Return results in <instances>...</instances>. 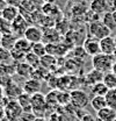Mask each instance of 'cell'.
Masks as SVG:
<instances>
[{"mask_svg":"<svg viewBox=\"0 0 116 121\" xmlns=\"http://www.w3.org/2000/svg\"><path fill=\"white\" fill-rule=\"evenodd\" d=\"M114 63H115V60H114L113 55H107V54L100 52V54H98V55L92 57L93 69L99 70V71H101L103 73L110 72Z\"/></svg>","mask_w":116,"mask_h":121,"instance_id":"1","label":"cell"},{"mask_svg":"<svg viewBox=\"0 0 116 121\" xmlns=\"http://www.w3.org/2000/svg\"><path fill=\"white\" fill-rule=\"evenodd\" d=\"M112 30L107 26L103 25L102 21H92L88 26V36L96 39V40H102L107 36H110Z\"/></svg>","mask_w":116,"mask_h":121,"instance_id":"2","label":"cell"},{"mask_svg":"<svg viewBox=\"0 0 116 121\" xmlns=\"http://www.w3.org/2000/svg\"><path fill=\"white\" fill-rule=\"evenodd\" d=\"M31 108H33V113L36 117H42V115H44L45 114V111L48 109L45 95L42 94L41 92L33 94L31 95Z\"/></svg>","mask_w":116,"mask_h":121,"instance_id":"3","label":"cell"},{"mask_svg":"<svg viewBox=\"0 0 116 121\" xmlns=\"http://www.w3.org/2000/svg\"><path fill=\"white\" fill-rule=\"evenodd\" d=\"M70 93H71V105L77 109H83L91 103V99L85 91L72 90Z\"/></svg>","mask_w":116,"mask_h":121,"instance_id":"4","label":"cell"},{"mask_svg":"<svg viewBox=\"0 0 116 121\" xmlns=\"http://www.w3.org/2000/svg\"><path fill=\"white\" fill-rule=\"evenodd\" d=\"M4 108H5V117L9 121L20 120V118L23 113V109L17 103V100H9L8 104Z\"/></svg>","mask_w":116,"mask_h":121,"instance_id":"5","label":"cell"},{"mask_svg":"<svg viewBox=\"0 0 116 121\" xmlns=\"http://www.w3.org/2000/svg\"><path fill=\"white\" fill-rule=\"evenodd\" d=\"M23 37H26L30 43H37L43 41V29L36 25H29L26 29Z\"/></svg>","mask_w":116,"mask_h":121,"instance_id":"6","label":"cell"},{"mask_svg":"<svg viewBox=\"0 0 116 121\" xmlns=\"http://www.w3.org/2000/svg\"><path fill=\"white\" fill-rule=\"evenodd\" d=\"M29 27L28 21L26 20V17L22 14H20L14 21L12 22V33L14 34L15 36H22L25 35V31L26 29Z\"/></svg>","mask_w":116,"mask_h":121,"instance_id":"7","label":"cell"},{"mask_svg":"<svg viewBox=\"0 0 116 121\" xmlns=\"http://www.w3.org/2000/svg\"><path fill=\"white\" fill-rule=\"evenodd\" d=\"M84 49L87 52L88 56H95L101 52V48H100V40L93 39V37H87L86 40L84 41Z\"/></svg>","mask_w":116,"mask_h":121,"instance_id":"8","label":"cell"},{"mask_svg":"<svg viewBox=\"0 0 116 121\" xmlns=\"http://www.w3.org/2000/svg\"><path fill=\"white\" fill-rule=\"evenodd\" d=\"M43 29V41L46 43H59L62 35L57 30L56 27H50V28H42Z\"/></svg>","mask_w":116,"mask_h":121,"instance_id":"9","label":"cell"},{"mask_svg":"<svg viewBox=\"0 0 116 121\" xmlns=\"http://www.w3.org/2000/svg\"><path fill=\"white\" fill-rule=\"evenodd\" d=\"M4 92H5V95L9 99V100H16L22 93H23V89L22 86L17 85L15 82H11L7 86L4 87Z\"/></svg>","mask_w":116,"mask_h":121,"instance_id":"10","label":"cell"},{"mask_svg":"<svg viewBox=\"0 0 116 121\" xmlns=\"http://www.w3.org/2000/svg\"><path fill=\"white\" fill-rule=\"evenodd\" d=\"M100 48H101V52L107 55H113L116 49V42L114 40V36L110 35L100 40Z\"/></svg>","mask_w":116,"mask_h":121,"instance_id":"11","label":"cell"},{"mask_svg":"<svg viewBox=\"0 0 116 121\" xmlns=\"http://www.w3.org/2000/svg\"><path fill=\"white\" fill-rule=\"evenodd\" d=\"M20 14H21V13H20V8H19V7L8 6V5H7V6L5 7V9H2V12L0 13V16H1L2 19H5L6 21H8V22L12 23Z\"/></svg>","mask_w":116,"mask_h":121,"instance_id":"12","label":"cell"},{"mask_svg":"<svg viewBox=\"0 0 116 121\" xmlns=\"http://www.w3.org/2000/svg\"><path fill=\"white\" fill-rule=\"evenodd\" d=\"M22 89H23V92L33 95L35 93L41 92V82H38L36 79H33V78H29L22 85Z\"/></svg>","mask_w":116,"mask_h":121,"instance_id":"13","label":"cell"},{"mask_svg":"<svg viewBox=\"0 0 116 121\" xmlns=\"http://www.w3.org/2000/svg\"><path fill=\"white\" fill-rule=\"evenodd\" d=\"M98 120L100 121H114L116 118V111L110 108V107H104L101 111L96 112Z\"/></svg>","mask_w":116,"mask_h":121,"instance_id":"14","label":"cell"},{"mask_svg":"<svg viewBox=\"0 0 116 121\" xmlns=\"http://www.w3.org/2000/svg\"><path fill=\"white\" fill-rule=\"evenodd\" d=\"M17 39H19V37L15 36L13 33L4 34V35H1V37H0V45H1L2 48L7 49V50H11V49L14 47L15 42H16Z\"/></svg>","mask_w":116,"mask_h":121,"instance_id":"15","label":"cell"},{"mask_svg":"<svg viewBox=\"0 0 116 121\" xmlns=\"http://www.w3.org/2000/svg\"><path fill=\"white\" fill-rule=\"evenodd\" d=\"M103 77H104V73L99 71V70H95L93 69L92 71H89L86 75V83L88 85L93 86L94 84H98L103 80Z\"/></svg>","mask_w":116,"mask_h":121,"instance_id":"16","label":"cell"},{"mask_svg":"<svg viewBox=\"0 0 116 121\" xmlns=\"http://www.w3.org/2000/svg\"><path fill=\"white\" fill-rule=\"evenodd\" d=\"M33 70L34 69L29 64H27L26 62H19L15 65V72L19 76H21V77H26V78L31 77Z\"/></svg>","mask_w":116,"mask_h":121,"instance_id":"17","label":"cell"},{"mask_svg":"<svg viewBox=\"0 0 116 121\" xmlns=\"http://www.w3.org/2000/svg\"><path fill=\"white\" fill-rule=\"evenodd\" d=\"M13 48L17 49V50H20V51H22L23 54L27 55L28 52L31 51L33 43H30L26 37H19V39L16 40V42H15V44H14Z\"/></svg>","mask_w":116,"mask_h":121,"instance_id":"18","label":"cell"},{"mask_svg":"<svg viewBox=\"0 0 116 121\" xmlns=\"http://www.w3.org/2000/svg\"><path fill=\"white\" fill-rule=\"evenodd\" d=\"M108 8L106 0H93L91 2V11L95 14H104Z\"/></svg>","mask_w":116,"mask_h":121,"instance_id":"19","label":"cell"},{"mask_svg":"<svg viewBox=\"0 0 116 121\" xmlns=\"http://www.w3.org/2000/svg\"><path fill=\"white\" fill-rule=\"evenodd\" d=\"M16 100L20 104V106L22 107L23 112H33V108H31V95L30 94L23 92Z\"/></svg>","mask_w":116,"mask_h":121,"instance_id":"20","label":"cell"},{"mask_svg":"<svg viewBox=\"0 0 116 121\" xmlns=\"http://www.w3.org/2000/svg\"><path fill=\"white\" fill-rule=\"evenodd\" d=\"M89 104L95 112H99L102 108L107 107V100H106V97L103 95H93Z\"/></svg>","mask_w":116,"mask_h":121,"instance_id":"21","label":"cell"},{"mask_svg":"<svg viewBox=\"0 0 116 121\" xmlns=\"http://www.w3.org/2000/svg\"><path fill=\"white\" fill-rule=\"evenodd\" d=\"M56 65H57V58H56V56H52V55L46 54V55H44L43 57H41V66L44 68L45 70L50 71Z\"/></svg>","mask_w":116,"mask_h":121,"instance_id":"22","label":"cell"},{"mask_svg":"<svg viewBox=\"0 0 116 121\" xmlns=\"http://www.w3.org/2000/svg\"><path fill=\"white\" fill-rule=\"evenodd\" d=\"M41 11L44 15H48V16H51V17H56V13L60 14V11L58 9V7L55 4H45L43 2L42 7H41ZM57 20V19H56Z\"/></svg>","mask_w":116,"mask_h":121,"instance_id":"23","label":"cell"},{"mask_svg":"<svg viewBox=\"0 0 116 121\" xmlns=\"http://www.w3.org/2000/svg\"><path fill=\"white\" fill-rule=\"evenodd\" d=\"M25 62L29 64L33 69H37L41 66V57H38L37 55H35L33 51L28 52L25 57Z\"/></svg>","mask_w":116,"mask_h":121,"instance_id":"24","label":"cell"},{"mask_svg":"<svg viewBox=\"0 0 116 121\" xmlns=\"http://www.w3.org/2000/svg\"><path fill=\"white\" fill-rule=\"evenodd\" d=\"M37 5L34 2V0H22L21 5H20V9H26L25 13H23V16H27L28 14H31L33 12H35L37 9L36 7Z\"/></svg>","mask_w":116,"mask_h":121,"instance_id":"25","label":"cell"},{"mask_svg":"<svg viewBox=\"0 0 116 121\" xmlns=\"http://www.w3.org/2000/svg\"><path fill=\"white\" fill-rule=\"evenodd\" d=\"M108 91H109V89L104 85L103 82H100V83L94 84L93 86H91V92L93 93V95H103V97H106Z\"/></svg>","mask_w":116,"mask_h":121,"instance_id":"26","label":"cell"},{"mask_svg":"<svg viewBox=\"0 0 116 121\" xmlns=\"http://www.w3.org/2000/svg\"><path fill=\"white\" fill-rule=\"evenodd\" d=\"M102 22H103L104 26H107L112 31L116 29V22H115V20H114V17H113V13L112 12H106L103 14V16H102Z\"/></svg>","mask_w":116,"mask_h":121,"instance_id":"27","label":"cell"},{"mask_svg":"<svg viewBox=\"0 0 116 121\" xmlns=\"http://www.w3.org/2000/svg\"><path fill=\"white\" fill-rule=\"evenodd\" d=\"M102 82L104 83V85H106L109 90L116 89V75H114L112 71L104 73V77H103V80H102Z\"/></svg>","mask_w":116,"mask_h":121,"instance_id":"28","label":"cell"},{"mask_svg":"<svg viewBox=\"0 0 116 121\" xmlns=\"http://www.w3.org/2000/svg\"><path fill=\"white\" fill-rule=\"evenodd\" d=\"M57 100L59 105L67 106L69 104H71V93L70 92H65V91H58Z\"/></svg>","mask_w":116,"mask_h":121,"instance_id":"29","label":"cell"},{"mask_svg":"<svg viewBox=\"0 0 116 121\" xmlns=\"http://www.w3.org/2000/svg\"><path fill=\"white\" fill-rule=\"evenodd\" d=\"M31 51H33L35 55H37L38 57H43L44 55H46V48H45V43H44V42L33 43Z\"/></svg>","mask_w":116,"mask_h":121,"instance_id":"30","label":"cell"},{"mask_svg":"<svg viewBox=\"0 0 116 121\" xmlns=\"http://www.w3.org/2000/svg\"><path fill=\"white\" fill-rule=\"evenodd\" d=\"M106 100H107V106L116 111V89L109 90L106 94Z\"/></svg>","mask_w":116,"mask_h":121,"instance_id":"31","label":"cell"},{"mask_svg":"<svg viewBox=\"0 0 116 121\" xmlns=\"http://www.w3.org/2000/svg\"><path fill=\"white\" fill-rule=\"evenodd\" d=\"M48 70H45L44 68L42 66H40V68H37V69H34L33 70V73H31V77L30 78H33V79H36V80H38V82H41L42 79H45V77L48 75Z\"/></svg>","mask_w":116,"mask_h":121,"instance_id":"32","label":"cell"},{"mask_svg":"<svg viewBox=\"0 0 116 121\" xmlns=\"http://www.w3.org/2000/svg\"><path fill=\"white\" fill-rule=\"evenodd\" d=\"M15 72V66H12L7 63H2L0 62V76L9 75L12 76Z\"/></svg>","mask_w":116,"mask_h":121,"instance_id":"33","label":"cell"},{"mask_svg":"<svg viewBox=\"0 0 116 121\" xmlns=\"http://www.w3.org/2000/svg\"><path fill=\"white\" fill-rule=\"evenodd\" d=\"M8 33H12V23L0 16V36Z\"/></svg>","mask_w":116,"mask_h":121,"instance_id":"34","label":"cell"},{"mask_svg":"<svg viewBox=\"0 0 116 121\" xmlns=\"http://www.w3.org/2000/svg\"><path fill=\"white\" fill-rule=\"evenodd\" d=\"M9 52H11V57H12L16 63L25 60L26 54H23L22 51H20V50H17V49H15V48H12V49L9 50Z\"/></svg>","mask_w":116,"mask_h":121,"instance_id":"35","label":"cell"},{"mask_svg":"<svg viewBox=\"0 0 116 121\" xmlns=\"http://www.w3.org/2000/svg\"><path fill=\"white\" fill-rule=\"evenodd\" d=\"M73 55H74L77 58H84L87 55V52L85 51V49H84L83 45H80V47L78 45V47H75V48L73 49Z\"/></svg>","mask_w":116,"mask_h":121,"instance_id":"36","label":"cell"},{"mask_svg":"<svg viewBox=\"0 0 116 121\" xmlns=\"http://www.w3.org/2000/svg\"><path fill=\"white\" fill-rule=\"evenodd\" d=\"M36 118V115L33 113V112H23L20 120L21 121H34Z\"/></svg>","mask_w":116,"mask_h":121,"instance_id":"37","label":"cell"},{"mask_svg":"<svg viewBox=\"0 0 116 121\" xmlns=\"http://www.w3.org/2000/svg\"><path fill=\"white\" fill-rule=\"evenodd\" d=\"M5 2L8 6H15V7H20L22 0H5Z\"/></svg>","mask_w":116,"mask_h":121,"instance_id":"38","label":"cell"},{"mask_svg":"<svg viewBox=\"0 0 116 121\" xmlns=\"http://www.w3.org/2000/svg\"><path fill=\"white\" fill-rule=\"evenodd\" d=\"M80 121H96L91 114H84V117L81 118V120Z\"/></svg>","mask_w":116,"mask_h":121,"instance_id":"39","label":"cell"},{"mask_svg":"<svg viewBox=\"0 0 116 121\" xmlns=\"http://www.w3.org/2000/svg\"><path fill=\"white\" fill-rule=\"evenodd\" d=\"M6 6H7V4L5 2V0H0V13L2 12V9H5Z\"/></svg>","mask_w":116,"mask_h":121,"instance_id":"40","label":"cell"},{"mask_svg":"<svg viewBox=\"0 0 116 121\" xmlns=\"http://www.w3.org/2000/svg\"><path fill=\"white\" fill-rule=\"evenodd\" d=\"M34 121H46V120L44 119L43 117H36V118H35V120H34Z\"/></svg>","mask_w":116,"mask_h":121,"instance_id":"41","label":"cell"},{"mask_svg":"<svg viewBox=\"0 0 116 121\" xmlns=\"http://www.w3.org/2000/svg\"><path fill=\"white\" fill-rule=\"evenodd\" d=\"M42 1L45 4H55L56 2V0H42Z\"/></svg>","mask_w":116,"mask_h":121,"instance_id":"42","label":"cell"},{"mask_svg":"<svg viewBox=\"0 0 116 121\" xmlns=\"http://www.w3.org/2000/svg\"><path fill=\"white\" fill-rule=\"evenodd\" d=\"M112 72H113L114 75H116V62L114 63V65H113V68H112Z\"/></svg>","mask_w":116,"mask_h":121,"instance_id":"43","label":"cell"},{"mask_svg":"<svg viewBox=\"0 0 116 121\" xmlns=\"http://www.w3.org/2000/svg\"><path fill=\"white\" fill-rule=\"evenodd\" d=\"M112 13H113V17H114V20H115V22H116V9L115 11H113Z\"/></svg>","mask_w":116,"mask_h":121,"instance_id":"44","label":"cell"},{"mask_svg":"<svg viewBox=\"0 0 116 121\" xmlns=\"http://www.w3.org/2000/svg\"><path fill=\"white\" fill-rule=\"evenodd\" d=\"M113 57H114V60L116 62V49H115V51H114V54H113Z\"/></svg>","mask_w":116,"mask_h":121,"instance_id":"45","label":"cell"},{"mask_svg":"<svg viewBox=\"0 0 116 121\" xmlns=\"http://www.w3.org/2000/svg\"><path fill=\"white\" fill-rule=\"evenodd\" d=\"M113 6H114V8L116 9V0H113Z\"/></svg>","mask_w":116,"mask_h":121,"instance_id":"46","label":"cell"},{"mask_svg":"<svg viewBox=\"0 0 116 121\" xmlns=\"http://www.w3.org/2000/svg\"><path fill=\"white\" fill-rule=\"evenodd\" d=\"M114 40H115V42H116V35H115V36H114Z\"/></svg>","mask_w":116,"mask_h":121,"instance_id":"47","label":"cell"},{"mask_svg":"<svg viewBox=\"0 0 116 121\" xmlns=\"http://www.w3.org/2000/svg\"><path fill=\"white\" fill-rule=\"evenodd\" d=\"M114 121H116V118H115V120H114Z\"/></svg>","mask_w":116,"mask_h":121,"instance_id":"48","label":"cell"}]
</instances>
